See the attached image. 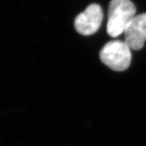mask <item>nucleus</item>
<instances>
[{
    "label": "nucleus",
    "mask_w": 146,
    "mask_h": 146,
    "mask_svg": "<svg viewBox=\"0 0 146 146\" xmlns=\"http://www.w3.org/2000/svg\"><path fill=\"white\" fill-rule=\"evenodd\" d=\"M135 16L136 8L131 0H111L108 8V35L112 37L121 35Z\"/></svg>",
    "instance_id": "nucleus-1"
},
{
    "label": "nucleus",
    "mask_w": 146,
    "mask_h": 146,
    "mask_svg": "<svg viewBox=\"0 0 146 146\" xmlns=\"http://www.w3.org/2000/svg\"><path fill=\"white\" fill-rule=\"evenodd\" d=\"M99 58L103 64L114 71H125L131 64V48L125 41H110L100 51Z\"/></svg>",
    "instance_id": "nucleus-2"
},
{
    "label": "nucleus",
    "mask_w": 146,
    "mask_h": 146,
    "mask_svg": "<svg viewBox=\"0 0 146 146\" xmlns=\"http://www.w3.org/2000/svg\"><path fill=\"white\" fill-rule=\"evenodd\" d=\"M125 42L131 49L140 50L146 41V13L135 16L124 31Z\"/></svg>",
    "instance_id": "nucleus-4"
},
{
    "label": "nucleus",
    "mask_w": 146,
    "mask_h": 146,
    "mask_svg": "<svg viewBox=\"0 0 146 146\" xmlns=\"http://www.w3.org/2000/svg\"><path fill=\"white\" fill-rule=\"evenodd\" d=\"M103 20V11L99 5L91 4L75 17V29L82 35H92L98 31Z\"/></svg>",
    "instance_id": "nucleus-3"
}]
</instances>
